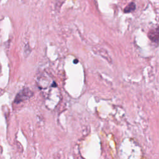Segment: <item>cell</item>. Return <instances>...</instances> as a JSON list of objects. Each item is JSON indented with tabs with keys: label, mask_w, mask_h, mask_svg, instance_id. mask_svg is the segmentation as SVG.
Instances as JSON below:
<instances>
[{
	"label": "cell",
	"mask_w": 159,
	"mask_h": 159,
	"mask_svg": "<svg viewBox=\"0 0 159 159\" xmlns=\"http://www.w3.org/2000/svg\"><path fill=\"white\" fill-rule=\"evenodd\" d=\"M33 95L32 92L28 88H24L17 95L16 99H15V103H19L21 102L28 99Z\"/></svg>",
	"instance_id": "obj_1"
},
{
	"label": "cell",
	"mask_w": 159,
	"mask_h": 159,
	"mask_svg": "<svg viewBox=\"0 0 159 159\" xmlns=\"http://www.w3.org/2000/svg\"><path fill=\"white\" fill-rule=\"evenodd\" d=\"M148 37L150 40L154 42H157L159 41V26L156 29L151 30L148 33Z\"/></svg>",
	"instance_id": "obj_2"
},
{
	"label": "cell",
	"mask_w": 159,
	"mask_h": 159,
	"mask_svg": "<svg viewBox=\"0 0 159 159\" xmlns=\"http://www.w3.org/2000/svg\"><path fill=\"white\" fill-rule=\"evenodd\" d=\"M135 9V5L134 3H131L126 8H125L124 12L129 13H131V12H132V11H134Z\"/></svg>",
	"instance_id": "obj_3"
}]
</instances>
